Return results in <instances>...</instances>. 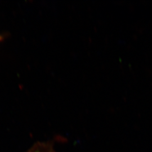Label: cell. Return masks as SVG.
<instances>
[{
    "instance_id": "cell-1",
    "label": "cell",
    "mask_w": 152,
    "mask_h": 152,
    "mask_svg": "<svg viewBox=\"0 0 152 152\" xmlns=\"http://www.w3.org/2000/svg\"><path fill=\"white\" fill-rule=\"evenodd\" d=\"M3 39H4V37H3V36L0 35V42H1V41L3 40Z\"/></svg>"
}]
</instances>
